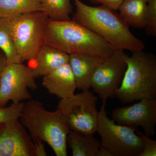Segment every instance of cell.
<instances>
[{"label":"cell","instance_id":"cell-5","mask_svg":"<svg viewBox=\"0 0 156 156\" xmlns=\"http://www.w3.org/2000/svg\"><path fill=\"white\" fill-rule=\"evenodd\" d=\"M106 101H103L98 112L97 132L101 137L100 147L112 156H139L143 148L142 137L136 128L116 123L108 116Z\"/></svg>","mask_w":156,"mask_h":156},{"label":"cell","instance_id":"cell-17","mask_svg":"<svg viewBox=\"0 0 156 156\" xmlns=\"http://www.w3.org/2000/svg\"><path fill=\"white\" fill-rule=\"evenodd\" d=\"M43 11L40 0H0V17L10 19L21 14Z\"/></svg>","mask_w":156,"mask_h":156},{"label":"cell","instance_id":"cell-24","mask_svg":"<svg viewBox=\"0 0 156 156\" xmlns=\"http://www.w3.org/2000/svg\"><path fill=\"white\" fill-rule=\"evenodd\" d=\"M43 141H36L34 142V153L35 156H46L47 152Z\"/></svg>","mask_w":156,"mask_h":156},{"label":"cell","instance_id":"cell-22","mask_svg":"<svg viewBox=\"0 0 156 156\" xmlns=\"http://www.w3.org/2000/svg\"><path fill=\"white\" fill-rule=\"evenodd\" d=\"M136 134L142 137L144 141L143 148L139 156H156V140L147 136L141 131H137Z\"/></svg>","mask_w":156,"mask_h":156},{"label":"cell","instance_id":"cell-21","mask_svg":"<svg viewBox=\"0 0 156 156\" xmlns=\"http://www.w3.org/2000/svg\"><path fill=\"white\" fill-rule=\"evenodd\" d=\"M24 103H12L10 106L0 107V124L19 119Z\"/></svg>","mask_w":156,"mask_h":156},{"label":"cell","instance_id":"cell-4","mask_svg":"<svg viewBox=\"0 0 156 156\" xmlns=\"http://www.w3.org/2000/svg\"><path fill=\"white\" fill-rule=\"evenodd\" d=\"M127 68L115 97L124 104L156 99V57L144 50L126 58Z\"/></svg>","mask_w":156,"mask_h":156},{"label":"cell","instance_id":"cell-25","mask_svg":"<svg viewBox=\"0 0 156 156\" xmlns=\"http://www.w3.org/2000/svg\"><path fill=\"white\" fill-rule=\"evenodd\" d=\"M7 64V60L5 55L0 50V79Z\"/></svg>","mask_w":156,"mask_h":156},{"label":"cell","instance_id":"cell-1","mask_svg":"<svg viewBox=\"0 0 156 156\" xmlns=\"http://www.w3.org/2000/svg\"><path fill=\"white\" fill-rule=\"evenodd\" d=\"M76 12L73 20L104 39L115 50L131 53L144 50L145 45L136 37L119 14L105 6H90L80 0H73Z\"/></svg>","mask_w":156,"mask_h":156},{"label":"cell","instance_id":"cell-6","mask_svg":"<svg viewBox=\"0 0 156 156\" xmlns=\"http://www.w3.org/2000/svg\"><path fill=\"white\" fill-rule=\"evenodd\" d=\"M49 17L42 11L27 13L10 19L12 35L22 62H30L44 44Z\"/></svg>","mask_w":156,"mask_h":156},{"label":"cell","instance_id":"cell-16","mask_svg":"<svg viewBox=\"0 0 156 156\" xmlns=\"http://www.w3.org/2000/svg\"><path fill=\"white\" fill-rule=\"evenodd\" d=\"M67 145L73 156H96L100 147V141L93 135L72 130L68 134Z\"/></svg>","mask_w":156,"mask_h":156},{"label":"cell","instance_id":"cell-26","mask_svg":"<svg viewBox=\"0 0 156 156\" xmlns=\"http://www.w3.org/2000/svg\"><path fill=\"white\" fill-rule=\"evenodd\" d=\"M96 156H112V154L106 149L100 147Z\"/></svg>","mask_w":156,"mask_h":156},{"label":"cell","instance_id":"cell-7","mask_svg":"<svg viewBox=\"0 0 156 156\" xmlns=\"http://www.w3.org/2000/svg\"><path fill=\"white\" fill-rule=\"evenodd\" d=\"M97 96L89 90L60 99L57 109L62 114L70 130L88 135L97 132L98 112Z\"/></svg>","mask_w":156,"mask_h":156},{"label":"cell","instance_id":"cell-13","mask_svg":"<svg viewBox=\"0 0 156 156\" xmlns=\"http://www.w3.org/2000/svg\"><path fill=\"white\" fill-rule=\"evenodd\" d=\"M42 86L60 99L74 95L76 86L69 62L43 77Z\"/></svg>","mask_w":156,"mask_h":156},{"label":"cell","instance_id":"cell-11","mask_svg":"<svg viewBox=\"0 0 156 156\" xmlns=\"http://www.w3.org/2000/svg\"><path fill=\"white\" fill-rule=\"evenodd\" d=\"M0 156H35L33 141L19 119L0 124Z\"/></svg>","mask_w":156,"mask_h":156},{"label":"cell","instance_id":"cell-18","mask_svg":"<svg viewBox=\"0 0 156 156\" xmlns=\"http://www.w3.org/2000/svg\"><path fill=\"white\" fill-rule=\"evenodd\" d=\"M0 50L5 55L7 63L22 62L14 44L10 20L2 17H0Z\"/></svg>","mask_w":156,"mask_h":156},{"label":"cell","instance_id":"cell-3","mask_svg":"<svg viewBox=\"0 0 156 156\" xmlns=\"http://www.w3.org/2000/svg\"><path fill=\"white\" fill-rule=\"evenodd\" d=\"M19 120L33 142L46 143L56 156H67V137L70 130L58 109L49 111L41 102L30 99L24 103Z\"/></svg>","mask_w":156,"mask_h":156},{"label":"cell","instance_id":"cell-2","mask_svg":"<svg viewBox=\"0 0 156 156\" xmlns=\"http://www.w3.org/2000/svg\"><path fill=\"white\" fill-rule=\"evenodd\" d=\"M44 44L70 55L89 54L106 58L115 50L97 34L73 20L49 19Z\"/></svg>","mask_w":156,"mask_h":156},{"label":"cell","instance_id":"cell-14","mask_svg":"<svg viewBox=\"0 0 156 156\" xmlns=\"http://www.w3.org/2000/svg\"><path fill=\"white\" fill-rule=\"evenodd\" d=\"M69 55L49 45L44 44L35 58L29 62L34 77H44L69 62Z\"/></svg>","mask_w":156,"mask_h":156},{"label":"cell","instance_id":"cell-8","mask_svg":"<svg viewBox=\"0 0 156 156\" xmlns=\"http://www.w3.org/2000/svg\"><path fill=\"white\" fill-rule=\"evenodd\" d=\"M38 88L30 69L21 63H7L0 79V107L9 101L19 103L31 99L28 89Z\"/></svg>","mask_w":156,"mask_h":156},{"label":"cell","instance_id":"cell-23","mask_svg":"<svg viewBox=\"0 0 156 156\" xmlns=\"http://www.w3.org/2000/svg\"><path fill=\"white\" fill-rule=\"evenodd\" d=\"M123 0H89L91 2L96 4H100L108 9L118 11Z\"/></svg>","mask_w":156,"mask_h":156},{"label":"cell","instance_id":"cell-10","mask_svg":"<svg viewBox=\"0 0 156 156\" xmlns=\"http://www.w3.org/2000/svg\"><path fill=\"white\" fill-rule=\"evenodd\" d=\"M117 124L141 127L147 136L155 134L156 99H144L129 106L117 108L112 113Z\"/></svg>","mask_w":156,"mask_h":156},{"label":"cell","instance_id":"cell-15","mask_svg":"<svg viewBox=\"0 0 156 156\" xmlns=\"http://www.w3.org/2000/svg\"><path fill=\"white\" fill-rule=\"evenodd\" d=\"M147 0H123L119 8V15L129 27L144 28Z\"/></svg>","mask_w":156,"mask_h":156},{"label":"cell","instance_id":"cell-9","mask_svg":"<svg viewBox=\"0 0 156 156\" xmlns=\"http://www.w3.org/2000/svg\"><path fill=\"white\" fill-rule=\"evenodd\" d=\"M128 55L122 50H115L106 57L95 70L91 81V88L103 101L115 97L125 75Z\"/></svg>","mask_w":156,"mask_h":156},{"label":"cell","instance_id":"cell-12","mask_svg":"<svg viewBox=\"0 0 156 156\" xmlns=\"http://www.w3.org/2000/svg\"><path fill=\"white\" fill-rule=\"evenodd\" d=\"M105 58L81 53L69 55V63L74 77L76 89L82 91L90 89L93 75Z\"/></svg>","mask_w":156,"mask_h":156},{"label":"cell","instance_id":"cell-19","mask_svg":"<svg viewBox=\"0 0 156 156\" xmlns=\"http://www.w3.org/2000/svg\"><path fill=\"white\" fill-rule=\"evenodd\" d=\"M43 11L49 19L55 20H70L73 12L70 0H40Z\"/></svg>","mask_w":156,"mask_h":156},{"label":"cell","instance_id":"cell-20","mask_svg":"<svg viewBox=\"0 0 156 156\" xmlns=\"http://www.w3.org/2000/svg\"><path fill=\"white\" fill-rule=\"evenodd\" d=\"M145 25L146 34L148 36H156V0H147Z\"/></svg>","mask_w":156,"mask_h":156}]
</instances>
